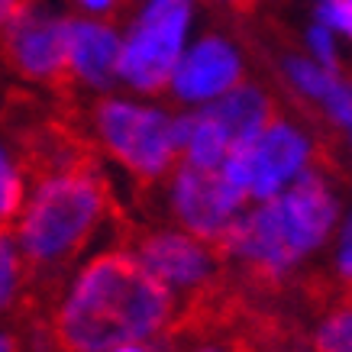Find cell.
<instances>
[{
	"instance_id": "obj_1",
	"label": "cell",
	"mask_w": 352,
	"mask_h": 352,
	"mask_svg": "<svg viewBox=\"0 0 352 352\" xmlns=\"http://www.w3.org/2000/svg\"><path fill=\"white\" fill-rule=\"evenodd\" d=\"M120 217L110 182L100 171V159L65 168L36 182L32 201L26 204L16 243L23 258V307H49L58 298L65 278L100 226Z\"/></svg>"
},
{
	"instance_id": "obj_2",
	"label": "cell",
	"mask_w": 352,
	"mask_h": 352,
	"mask_svg": "<svg viewBox=\"0 0 352 352\" xmlns=\"http://www.w3.org/2000/svg\"><path fill=\"white\" fill-rule=\"evenodd\" d=\"M168 285L117 245L87 262L75 288L55 314V346L62 352H110L152 340L171 323Z\"/></svg>"
},
{
	"instance_id": "obj_3",
	"label": "cell",
	"mask_w": 352,
	"mask_h": 352,
	"mask_svg": "<svg viewBox=\"0 0 352 352\" xmlns=\"http://www.w3.org/2000/svg\"><path fill=\"white\" fill-rule=\"evenodd\" d=\"M87 120L97 142L136 178L149 188L171 171L175 142H171V120L159 110L123 104V100H94L87 107Z\"/></svg>"
},
{
	"instance_id": "obj_4",
	"label": "cell",
	"mask_w": 352,
	"mask_h": 352,
	"mask_svg": "<svg viewBox=\"0 0 352 352\" xmlns=\"http://www.w3.org/2000/svg\"><path fill=\"white\" fill-rule=\"evenodd\" d=\"M191 0H149L120 55V78L142 91L162 94L175 78Z\"/></svg>"
},
{
	"instance_id": "obj_5",
	"label": "cell",
	"mask_w": 352,
	"mask_h": 352,
	"mask_svg": "<svg viewBox=\"0 0 352 352\" xmlns=\"http://www.w3.org/2000/svg\"><path fill=\"white\" fill-rule=\"evenodd\" d=\"M0 62L23 81L43 85L72 100L75 72L68 58V20H52L43 13H23L0 30Z\"/></svg>"
},
{
	"instance_id": "obj_6",
	"label": "cell",
	"mask_w": 352,
	"mask_h": 352,
	"mask_svg": "<svg viewBox=\"0 0 352 352\" xmlns=\"http://www.w3.org/2000/svg\"><path fill=\"white\" fill-rule=\"evenodd\" d=\"M249 197L223 171L182 165L171 178V214L191 236L210 245Z\"/></svg>"
},
{
	"instance_id": "obj_7",
	"label": "cell",
	"mask_w": 352,
	"mask_h": 352,
	"mask_svg": "<svg viewBox=\"0 0 352 352\" xmlns=\"http://www.w3.org/2000/svg\"><path fill=\"white\" fill-rule=\"evenodd\" d=\"M120 245L129 249L142 268L175 288H201L217 278L220 258L197 236L178 230H133L129 223H120Z\"/></svg>"
},
{
	"instance_id": "obj_8",
	"label": "cell",
	"mask_w": 352,
	"mask_h": 352,
	"mask_svg": "<svg viewBox=\"0 0 352 352\" xmlns=\"http://www.w3.org/2000/svg\"><path fill=\"white\" fill-rule=\"evenodd\" d=\"M245 152V165H249V197H275V191L288 182L291 175L307 162V139L300 136L294 126L275 120L272 126L262 129V136L236 146Z\"/></svg>"
},
{
	"instance_id": "obj_9",
	"label": "cell",
	"mask_w": 352,
	"mask_h": 352,
	"mask_svg": "<svg viewBox=\"0 0 352 352\" xmlns=\"http://www.w3.org/2000/svg\"><path fill=\"white\" fill-rule=\"evenodd\" d=\"M275 207L281 230L288 243L298 249V256L317 249L336 220V201L327 194V184L314 171H304L285 197H275Z\"/></svg>"
},
{
	"instance_id": "obj_10",
	"label": "cell",
	"mask_w": 352,
	"mask_h": 352,
	"mask_svg": "<svg viewBox=\"0 0 352 352\" xmlns=\"http://www.w3.org/2000/svg\"><path fill=\"white\" fill-rule=\"evenodd\" d=\"M239 75L243 68H239V55L233 52V45L210 36V39H201L178 62L171 85L184 100H204V97H217L236 87Z\"/></svg>"
},
{
	"instance_id": "obj_11",
	"label": "cell",
	"mask_w": 352,
	"mask_h": 352,
	"mask_svg": "<svg viewBox=\"0 0 352 352\" xmlns=\"http://www.w3.org/2000/svg\"><path fill=\"white\" fill-rule=\"evenodd\" d=\"M120 55H123V45L110 26L68 20V58H72L75 81L100 87V91L113 87L120 78Z\"/></svg>"
},
{
	"instance_id": "obj_12",
	"label": "cell",
	"mask_w": 352,
	"mask_h": 352,
	"mask_svg": "<svg viewBox=\"0 0 352 352\" xmlns=\"http://www.w3.org/2000/svg\"><path fill=\"white\" fill-rule=\"evenodd\" d=\"M207 117H214L220 123V129L226 133L230 139V149L236 146H245L252 139L262 136V129L272 126L278 120V110L275 104L268 100L258 87L252 85H236L230 87V94L223 100H217L210 107L204 110Z\"/></svg>"
},
{
	"instance_id": "obj_13",
	"label": "cell",
	"mask_w": 352,
	"mask_h": 352,
	"mask_svg": "<svg viewBox=\"0 0 352 352\" xmlns=\"http://www.w3.org/2000/svg\"><path fill=\"white\" fill-rule=\"evenodd\" d=\"M333 310L330 317L320 323V330L314 336V352H352V281L346 278V285L333 294Z\"/></svg>"
},
{
	"instance_id": "obj_14",
	"label": "cell",
	"mask_w": 352,
	"mask_h": 352,
	"mask_svg": "<svg viewBox=\"0 0 352 352\" xmlns=\"http://www.w3.org/2000/svg\"><path fill=\"white\" fill-rule=\"evenodd\" d=\"M184 155H188V165H197V168H217L220 162L230 155V139L220 129L214 117L207 113H197V123H194V133L184 146Z\"/></svg>"
},
{
	"instance_id": "obj_15",
	"label": "cell",
	"mask_w": 352,
	"mask_h": 352,
	"mask_svg": "<svg viewBox=\"0 0 352 352\" xmlns=\"http://www.w3.org/2000/svg\"><path fill=\"white\" fill-rule=\"evenodd\" d=\"M23 294V258L13 230L0 233V314L10 310Z\"/></svg>"
},
{
	"instance_id": "obj_16",
	"label": "cell",
	"mask_w": 352,
	"mask_h": 352,
	"mask_svg": "<svg viewBox=\"0 0 352 352\" xmlns=\"http://www.w3.org/2000/svg\"><path fill=\"white\" fill-rule=\"evenodd\" d=\"M23 197H26V182L16 171V165H10L7 152L0 149V233L16 226L23 210Z\"/></svg>"
},
{
	"instance_id": "obj_17",
	"label": "cell",
	"mask_w": 352,
	"mask_h": 352,
	"mask_svg": "<svg viewBox=\"0 0 352 352\" xmlns=\"http://www.w3.org/2000/svg\"><path fill=\"white\" fill-rule=\"evenodd\" d=\"M288 75L304 94L323 97V100H327V94H330L333 85H336V78H333L330 72H320L317 65L304 62V58H288Z\"/></svg>"
},
{
	"instance_id": "obj_18",
	"label": "cell",
	"mask_w": 352,
	"mask_h": 352,
	"mask_svg": "<svg viewBox=\"0 0 352 352\" xmlns=\"http://www.w3.org/2000/svg\"><path fill=\"white\" fill-rule=\"evenodd\" d=\"M327 107H330L333 120H340V123L352 126V87L342 85V81H336L333 91L327 94Z\"/></svg>"
},
{
	"instance_id": "obj_19",
	"label": "cell",
	"mask_w": 352,
	"mask_h": 352,
	"mask_svg": "<svg viewBox=\"0 0 352 352\" xmlns=\"http://www.w3.org/2000/svg\"><path fill=\"white\" fill-rule=\"evenodd\" d=\"M307 39H310V49H314V52H317V58H320L323 65H327V68H336V52H333V39H330V30H327V26H314V30L307 32Z\"/></svg>"
},
{
	"instance_id": "obj_20",
	"label": "cell",
	"mask_w": 352,
	"mask_h": 352,
	"mask_svg": "<svg viewBox=\"0 0 352 352\" xmlns=\"http://www.w3.org/2000/svg\"><path fill=\"white\" fill-rule=\"evenodd\" d=\"M327 7L333 13V26H340L352 36V0H330Z\"/></svg>"
},
{
	"instance_id": "obj_21",
	"label": "cell",
	"mask_w": 352,
	"mask_h": 352,
	"mask_svg": "<svg viewBox=\"0 0 352 352\" xmlns=\"http://www.w3.org/2000/svg\"><path fill=\"white\" fill-rule=\"evenodd\" d=\"M340 275L352 281V217L346 223V233H342V243H340Z\"/></svg>"
},
{
	"instance_id": "obj_22",
	"label": "cell",
	"mask_w": 352,
	"mask_h": 352,
	"mask_svg": "<svg viewBox=\"0 0 352 352\" xmlns=\"http://www.w3.org/2000/svg\"><path fill=\"white\" fill-rule=\"evenodd\" d=\"M197 352H256V340H233V342H210V346H201Z\"/></svg>"
},
{
	"instance_id": "obj_23",
	"label": "cell",
	"mask_w": 352,
	"mask_h": 352,
	"mask_svg": "<svg viewBox=\"0 0 352 352\" xmlns=\"http://www.w3.org/2000/svg\"><path fill=\"white\" fill-rule=\"evenodd\" d=\"M0 352H23L20 349V340L10 336V333H0Z\"/></svg>"
},
{
	"instance_id": "obj_24",
	"label": "cell",
	"mask_w": 352,
	"mask_h": 352,
	"mask_svg": "<svg viewBox=\"0 0 352 352\" xmlns=\"http://www.w3.org/2000/svg\"><path fill=\"white\" fill-rule=\"evenodd\" d=\"M230 3H233V7H236V10H252V7H256V0H230Z\"/></svg>"
},
{
	"instance_id": "obj_25",
	"label": "cell",
	"mask_w": 352,
	"mask_h": 352,
	"mask_svg": "<svg viewBox=\"0 0 352 352\" xmlns=\"http://www.w3.org/2000/svg\"><path fill=\"white\" fill-rule=\"evenodd\" d=\"M110 352H146V349H139V346H133V342H126V346H117V349H110Z\"/></svg>"
},
{
	"instance_id": "obj_26",
	"label": "cell",
	"mask_w": 352,
	"mask_h": 352,
	"mask_svg": "<svg viewBox=\"0 0 352 352\" xmlns=\"http://www.w3.org/2000/svg\"><path fill=\"white\" fill-rule=\"evenodd\" d=\"M323 3H330V0H323Z\"/></svg>"
}]
</instances>
